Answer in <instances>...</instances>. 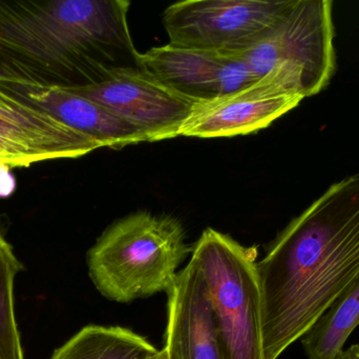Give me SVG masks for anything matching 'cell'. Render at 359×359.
Listing matches in <instances>:
<instances>
[{
    "label": "cell",
    "mask_w": 359,
    "mask_h": 359,
    "mask_svg": "<svg viewBox=\"0 0 359 359\" xmlns=\"http://www.w3.org/2000/svg\"><path fill=\"white\" fill-rule=\"evenodd\" d=\"M151 359H168V352H166L165 349L160 350L159 353Z\"/></svg>",
    "instance_id": "obj_18"
},
{
    "label": "cell",
    "mask_w": 359,
    "mask_h": 359,
    "mask_svg": "<svg viewBox=\"0 0 359 359\" xmlns=\"http://www.w3.org/2000/svg\"><path fill=\"white\" fill-rule=\"evenodd\" d=\"M293 0H185L165 8L170 46L238 55L262 39Z\"/></svg>",
    "instance_id": "obj_6"
},
{
    "label": "cell",
    "mask_w": 359,
    "mask_h": 359,
    "mask_svg": "<svg viewBox=\"0 0 359 359\" xmlns=\"http://www.w3.org/2000/svg\"><path fill=\"white\" fill-rule=\"evenodd\" d=\"M159 351L134 331L90 325L57 349L50 359H151Z\"/></svg>",
    "instance_id": "obj_13"
},
{
    "label": "cell",
    "mask_w": 359,
    "mask_h": 359,
    "mask_svg": "<svg viewBox=\"0 0 359 359\" xmlns=\"http://www.w3.org/2000/svg\"><path fill=\"white\" fill-rule=\"evenodd\" d=\"M109 109L139 129L149 143L180 136L196 101L182 96L140 69L120 72L107 81L65 89Z\"/></svg>",
    "instance_id": "obj_8"
},
{
    "label": "cell",
    "mask_w": 359,
    "mask_h": 359,
    "mask_svg": "<svg viewBox=\"0 0 359 359\" xmlns=\"http://www.w3.org/2000/svg\"><path fill=\"white\" fill-rule=\"evenodd\" d=\"M0 90L96 139L103 147L121 149L126 145L149 143L145 133L107 107L65 89L38 86L0 76Z\"/></svg>",
    "instance_id": "obj_11"
},
{
    "label": "cell",
    "mask_w": 359,
    "mask_h": 359,
    "mask_svg": "<svg viewBox=\"0 0 359 359\" xmlns=\"http://www.w3.org/2000/svg\"><path fill=\"white\" fill-rule=\"evenodd\" d=\"M306 97L301 76L278 67L229 94L196 101L180 136L219 138L257 132L297 107Z\"/></svg>",
    "instance_id": "obj_7"
},
{
    "label": "cell",
    "mask_w": 359,
    "mask_h": 359,
    "mask_svg": "<svg viewBox=\"0 0 359 359\" xmlns=\"http://www.w3.org/2000/svg\"><path fill=\"white\" fill-rule=\"evenodd\" d=\"M130 6L128 0H0V76L75 89L140 69Z\"/></svg>",
    "instance_id": "obj_2"
},
{
    "label": "cell",
    "mask_w": 359,
    "mask_h": 359,
    "mask_svg": "<svg viewBox=\"0 0 359 359\" xmlns=\"http://www.w3.org/2000/svg\"><path fill=\"white\" fill-rule=\"evenodd\" d=\"M165 348L168 359H226L204 278L196 263L178 273L168 293Z\"/></svg>",
    "instance_id": "obj_12"
},
{
    "label": "cell",
    "mask_w": 359,
    "mask_h": 359,
    "mask_svg": "<svg viewBox=\"0 0 359 359\" xmlns=\"http://www.w3.org/2000/svg\"><path fill=\"white\" fill-rule=\"evenodd\" d=\"M226 359H264L257 247L207 228L191 248Z\"/></svg>",
    "instance_id": "obj_4"
},
{
    "label": "cell",
    "mask_w": 359,
    "mask_h": 359,
    "mask_svg": "<svg viewBox=\"0 0 359 359\" xmlns=\"http://www.w3.org/2000/svg\"><path fill=\"white\" fill-rule=\"evenodd\" d=\"M11 169L0 164V197L10 196L15 191V179L10 172Z\"/></svg>",
    "instance_id": "obj_16"
},
{
    "label": "cell",
    "mask_w": 359,
    "mask_h": 359,
    "mask_svg": "<svg viewBox=\"0 0 359 359\" xmlns=\"http://www.w3.org/2000/svg\"><path fill=\"white\" fill-rule=\"evenodd\" d=\"M335 359H359V344L352 346L349 349L344 350Z\"/></svg>",
    "instance_id": "obj_17"
},
{
    "label": "cell",
    "mask_w": 359,
    "mask_h": 359,
    "mask_svg": "<svg viewBox=\"0 0 359 359\" xmlns=\"http://www.w3.org/2000/svg\"><path fill=\"white\" fill-rule=\"evenodd\" d=\"M191 252L178 219L147 211L109 226L88 252V275L102 296L128 303L168 293Z\"/></svg>",
    "instance_id": "obj_3"
},
{
    "label": "cell",
    "mask_w": 359,
    "mask_h": 359,
    "mask_svg": "<svg viewBox=\"0 0 359 359\" xmlns=\"http://www.w3.org/2000/svg\"><path fill=\"white\" fill-rule=\"evenodd\" d=\"M331 0H293L280 20L238 56L257 78L278 67L301 76L307 97L322 92L337 70Z\"/></svg>",
    "instance_id": "obj_5"
},
{
    "label": "cell",
    "mask_w": 359,
    "mask_h": 359,
    "mask_svg": "<svg viewBox=\"0 0 359 359\" xmlns=\"http://www.w3.org/2000/svg\"><path fill=\"white\" fill-rule=\"evenodd\" d=\"M22 269L12 246L0 233V359H25L14 299L15 280Z\"/></svg>",
    "instance_id": "obj_15"
},
{
    "label": "cell",
    "mask_w": 359,
    "mask_h": 359,
    "mask_svg": "<svg viewBox=\"0 0 359 359\" xmlns=\"http://www.w3.org/2000/svg\"><path fill=\"white\" fill-rule=\"evenodd\" d=\"M257 270L264 359H278L359 280V172L293 219Z\"/></svg>",
    "instance_id": "obj_1"
},
{
    "label": "cell",
    "mask_w": 359,
    "mask_h": 359,
    "mask_svg": "<svg viewBox=\"0 0 359 359\" xmlns=\"http://www.w3.org/2000/svg\"><path fill=\"white\" fill-rule=\"evenodd\" d=\"M359 326V280L348 288L302 337L309 359H335Z\"/></svg>",
    "instance_id": "obj_14"
},
{
    "label": "cell",
    "mask_w": 359,
    "mask_h": 359,
    "mask_svg": "<svg viewBox=\"0 0 359 359\" xmlns=\"http://www.w3.org/2000/svg\"><path fill=\"white\" fill-rule=\"evenodd\" d=\"M139 67L149 77L196 103L229 94L259 79L238 55L170 44L140 53Z\"/></svg>",
    "instance_id": "obj_10"
},
{
    "label": "cell",
    "mask_w": 359,
    "mask_h": 359,
    "mask_svg": "<svg viewBox=\"0 0 359 359\" xmlns=\"http://www.w3.org/2000/svg\"><path fill=\"white\" fill-rule=\"evenodd\" d=\"M103 148L48 114L0 90V164L10 169L77 158Z\"/></svg>",
    "instance_id": "obj_9"
}]
</instances>
